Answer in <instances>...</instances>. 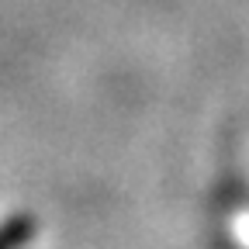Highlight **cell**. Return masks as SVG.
<instances>
[{
	"label": "cell",
	"instance_id": "1",
	"mask_svg": "<svg viewBox=\"0 0 249 249\" xmlns=\"http://www.w3.org/2000/svg\"><path fill=\"white\" fill-rule=\"evenodd\" d=\"M31 235H35V218L18 214V218L0 225V249H21Z\"/></svg>",
	"mask_w": 249,
	"mask_h": 249
}]
</instances>
